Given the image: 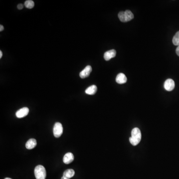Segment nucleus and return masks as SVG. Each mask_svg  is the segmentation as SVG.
<instances>
[{
    "label": "nucleus",
    "instance_id": "a211bd4d",
    "mask_svg": "<svg viewBox=\"0 0 179 179\" xmlns=\"http://www.w3.org/2000/svg\"><path fill=\"white\" fill-rule=\"evenodd\" d=\"M4 27L2 25H1L0 26V31H3V30H4Z\"/></svg>",
    "mask_w": 179,
    "mask_h": 179
},
{
    "label": "nucleus",
    "instance_id": "f257e3e1",
    "mask_svg": "<svg viewBox=\"0 0 179 179\" xmlns=\"http://www.w3.org/2000/svg\"><path fill=\"white\" fill-rule=\"evenodd\" d=\"M141 139V133L138 128H134L131 131V136L129 138V141L133 145L136 146L139 144Z\"/></svg>",
    "mask_w": 179,
    "mask_h": 179
},
{
    "label": "nucleus",
    "instance_id": "1a4fd4ad",
    "mask_svg": "<svg viewBox=\"0 0 179 179\" xmlns=\"http://www.w3.org/2000/svg\"><path fill=\"white\" fill-rule=\"evenodd\" d=\"M74 160V156L73 154L70 152L67 153L63 157V162L66 164H69L72 162Z\"/></svg>",
    "mask_w": 179,
    "mask_h": 179
},
{
    "label": "nucleus",
    "instance_id": "2eb2a0df",
    "mask_svg": "<svg viewBox=\"0 0 179 179\" xmlns=\"http://www.w3.org/2000/svg\"><path fill=\"white\" fill-rule=\"evenodd\" d=\"M25 6L28 9H32L34 6V3L32 0H27L25 2Z\"/></svg>",
    "mask_w": 179,
    "mask_h": 179
},
{
    "label": "nucleus",
    "instance_id": "dca6fc26",
    "mask_svg": "<svg viewBox=\"0 0 179 179\" xmlns=\"http://www.w3.org/2000/svg\"><path fill=\"white\" fill-rule=\"evenodd\" d=\"M17 8H18V10L22 9L23 8V5L22 4H18V6H17Z\"/></svg>",
    "mask_w": 179,
    "mask_h": 179
},
{
    "label": "nucleus",
    "instance_id": "0eeeda50",
    "mask_svg": "<svg viewBox=\"0 0 179 179\" xmlns=\"http://www.w3.org/2000/svg\"><path fill=\"white\" fill-rule=\"evenodd\" d=\"M29 113V108L25 107V108H22L21 109L18 110L16 112V117L18 118H21L26 117Z\"/></svg>",
    "mask_w": 179,
    "mask_h": 179
},
{
    "label": "nucleus",
    "instance_id": "ddd939ff",
    "mask_svg": "<svg viewBox=\"0 0 179 179\" xmlns=\"http://www.w3.org/2000/svg\"><path fill=\"white\" fill-rule=\"evenodd\" d=\"M75 175V171L73 169H68L64 171L63 176L66 178L67 179L72 178Z\"/></svg>",
    "mask_w": 179,
    "mask_h": 179
},
{
    "label": "nucleus",
    "instance_id": "f03ea898",
    "mask_svg": "<svg viewBox=\"0 0 179 179\" xmlns=\"http://www.w3.org/2000/svg\"><path fill=\"white\" fill-rule=\"evenodd\" d=\"M119 20L122 22H127L134 18L133 13L129 10H126L125 12H119L118 14Z\"/></svg>",
    "mask_w": 179,
    "mask_h": 179
},
{
    "label": "nucleus",
    "instance_id": "412c9836",
    "mask_svg": "<svg viewBox=\"0 0 179 179\" xmlns=\"http://www.w3.org/2000/svg\"><path fill=\"white\" fill-rule=\"evenodd\" d=\"M5 179H10V178H5Z\"/></svg>",
    "mask_w": 179,
    "mask_h": 179
},
{
    "label": "nucleus",
    "instance_id": "9b49d317",
    "mask_svg": "<svg viewBox=\"0 0 179 179\" xmlns=\"http://www.w3.org/2000/svg\"><path fill=\"white\" fill-rule=\"evenodd\" d=\"M37 145V140L34 138L29 139L26 144V147L27 149H32L35 148Z\"/></svg>",
    "mask_w": 179,
    "mask_h": 179
},
{
    "label": "nucleus",
    "instance_id": "6ab92c4d",
    "mask_svg": "<svg viewBox=\"0 0 179 179\" xmlns=\"http://www.w3.org/2000/svg\"><path fill=\"white\" fill-rule=\"evenodd\" d=\"M2 56H3V53L2 51H0V58H1Z\"/></svg>",
    "mask_w": 179,
    "mask_h": 179
},
{
    "label": "nucleus",
    "instance_id": "39448f33",
    "mask_svg": "<svg viewBox=\"0 0 179 179\" xmlns=\"http://www.w3.org/2000/svg\"><path fill=\"white\" fill-rule=\"evenodd\" d=\"M175 82L174 80L171 79L166 80L164 84V88L167 91H172L175 88Z\"/></svg>",
    "mask_w": 179,
    "mask_h": 179
},
{
    "label": "nucleus",
    "instance_id": "20e7f679",
    "mask_svg": "<svg viewBox=\"0 0 179 179\" xmlns=\"http://www.w3.org/2000/svg\"><path fill=\"white\" fill-rule=\"evenodd\" d=\"M62 125L61 123L57 122L55 123L54 127H53V134L55 137L56 138H58L61 136L63 133Z\"/></svg>",
    "mask_w": 179,
    "mask_h": 179
},
{
    "label": "nucleus",
    "instance_id": "4468645a",
    "mask_svg": "<svg viewBox=\"0 0 179 179\" xmlns=\"http://www.w3.org/2000/svg\"><path fill=\"white\" fill-rule=\"evenodd\" d=\"M173 43L176 46H179V31H178L173 38Z\"/></svg>",
    "mask_w": 179,
    "mask_h": 179
},
{
    "label": "nucleus",
    "instance_id": "f3484780",
    "mask_svg": "<svg viewBox=\"0 0 179 179\" xmlns=\"http://www.w3.org/2000/svg\"><path fill=\"white\" fill-rule=\"evenodd\" d=\"M176 54L177 55L179 56V46L177 47V48H176Z\"/></svg>",
    "mask_w": 179,
    "mask_h": 179
},
{
    "label": "nucleus",
    "instance_id": "9d476101",
    "mask_svg": "<svg viewBox=\"0 0 179 179\" xmlns=\"http://www.w3.org/2000/svg\"><path fill=\"white\" fill-rule=\"evenodd\" d=\"M116 81L119 84H123L127 82V78L123 73H119L117 75Z\"/></svg>",
    "mask_w": 179,
    "mask_h": 179
},
{
    "label": "nucleus",
    "instance_id": "6e6552de",
    "mask_svg": "<svg viewBox=\"0 0 179 179\" xmlns=\"http://www.w3.org/2000/svg\"><path fill=\"white\" fill-rule=\"evenodd\" d=\"M116 54H117V52L114 50L108 51L104 54V59L106 61H109L113 58H114L116 56Z\"/></svg>",
    "mask_w": 179,
    "mask_h": 179
},
{
    "label": "nucleus",
    "instance_id": "423d86ee",
    "mask_svg": "<svg viewBox=\"0 0 179 179\" xmlns=\"http://www.w3.org/2000/svg\"><path fill=\"white\" fill-rule=\"evenodd\" d=\"M92 71V67L90 65L87 66L84 69L82 70V71L80 73L79 75L81 78L82 79H84V78H87L91 74V72Z\"/></svg>",
    "mask_w": 179,
    "mask_h": 179
},
{
    "label": "nucleus",
    "instance_id": "7ed1b4c3",
    "mask_svg": "<svg viewBox=\"0 0 179 179\" xmlns=\"http://www.w3.org/2000/svg\"><path fill=\"white\" fill-rule=\"evenodd\" d=\"M34 175L37 179H46V172L45 168L42 165H38L34 169Z\"/></svg>",
    "mask_w": 179,
    "mask_h": 179
},
{
    "label": "nucleus",
    "instance_id": "f8f14e48",
    "mask_svg": "<svg viewBox=\"0 0 179 179\" xmlns=\"http://www.w3.org/2000/svg\"><path fill=\"white\" fill-rule=\"evenodd\" d=\"M97 91V87L96 85H92L89 87L85 90V93L88 95H93L96 93Z\"/></svg>",
    "mask_w": 179,
    "mask_h": 179
},
{
    "label": "nucleus",
    "instance_id": "aec40b11",
    "mask_svg": "<svg viewBox=\"0 0 179 179\" xmlns=\"http://www.w3.org/2000/svg\"><path fill=\"white\" fill-rule=\"evenodd\" d=\"M61 179H67L66 178H65V177H64L63 176L61 178Z\"/></svg>",
    "mask_w": 179,
    "mask_h": 179
}]
</instances>
